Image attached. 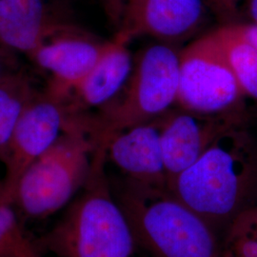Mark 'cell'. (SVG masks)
Masks as SVG:
<instances>
[{"label": "cell", "mask_w": 257, "mask_h": 257, "mask_svg": "<svg viewBox=\"0 0 257 257\" xmlns=\"http://www.w3.org/2000/svg\"><path fill=\"white\" fill-rule=\"evenodd\" d=\"M77 27L61 0H0V46L29 56Z\"/></svg>", "instance_id": "9c48e42d"}, {"label": "cell", "mask_w": 257, "mask_h": 257, "mask_svg": "<svg viewBox=\"0 0 257 257\" xmlns=\"http://www.w3.org/2000/svg\"><path fill=\"white\" fill-rule=\"evenodd\" d=\"M109 43L99 42L77 26L50 40L29 57L52 75L47 92L66 101L98 62Z\"/></svg>", "instance_id": "8fae6325"}, {"label": "cell", "mask_w": 257, "mask_h": 257, "mask_svg": "<svg viewBox=\"0 0 257 257\" xmlns=\"http://www.w3.org/2000/svg\"><path fill=\"white\" fill-rule=\"evenodd\" d=\"M247 13L250 22L257 24V0L247 1Z\"/></svg>", "instance_id": "44dd1931"}, {"label": "cell", "mask_w": 257, "mask_h": 257, "mask_svg": "<svg viewBox=\"0 0 257 257\" xmlns=\"http://www.w3.org/2000/svg\"><path fill=\"white\" fill-rule=\"evenodd\" d=\"M245 96L257 102V49L245 37L239 23L214 30Z\"/></svg>", "instance_id": "9a60e30c"}, {"label": "cell", "mask_w": 257, "mask_h": 257, "mask_svg": "<svg viewBox=\"0 0 257 257\" xmlns=\"http://www.w3.org/2000/svg\"><path fill=\"white\" fill-rule=\"evenodd\" d=\"M12 51L4 47L0 46V77L4 74L14 71L13 70V55L11 54Z\"/></svg>", "instance_id": "d6986e66"}, {"label": "cell", "mask_w": 257, "mask_h": 257, "mask_svg": "<svg viewBox=\"0 0 257 257\" xmlns=\"http://www.w3.org/2000/svg\"><path fill=\"white\" fill-rule=\"evenodd\" d=\"M107 146L92 153L89 175L62 217L36 239L40 252L57 257H136L128 220L106 175Z\"/></svg>", "instance_id": "7a4b0ae2"}, {"label": "cell", "mask_w": 257, "mask_h": 257, "mask_svg": "<svg viewBox=\"0 0 257 257\" xmlns=\"http://www.w3.org/2000/svg\"><path fill=\"white\" fill-rule=\"evenodd\" d=\"M163 125L164 119L152 120L116 134L107 143L108 158L128 178L168 188L162 150Z\"/></svg>", "instance_id": "7c38bea8"}, {"label": "cell", "mask_w": 257, "mask_h": 257, "mask_svg": "<svg viewBox=\"0 0 257 257\" xmlns=\"http://www.w3.org/2000/svg\"><path fill=\"white\" fill-rule=\"evenodd\" d=\"M94 148L81 130L66 131L21 175L14 193L19 213L41 220L67 207L86 182Z\"/></svg>", "instance_id": "5b68a950"}, {"label": "cell", "mask_w": 257, "mask_h": 257, "mask_svg": "<svg viewBox=\"0 0 257 257\" xmlns=\"http://www.w3.org/2000/svg\"><path fill=\"white\" fill-rule=\"evenodd\" d=\"M240 29L243 35L247 37L248 41L257 49V24L248 23H239Z\"/></svg>", "instance_id": "ffe728a7"}, {"label": "cell", "mask_w": 257, "mask_h": 257, "mask_svg": "<svg viewBox=\"0 0 257 257\" xmlns=\"http://www.w3.org/2000/svg\"><path fill=\"white\" fill-rule=\"evenodd\" d=\"M169 190L222 238L239 214L257 204V143L246 122L221 134Z\"/></svg>", "instance_id": "6da1fadb"}, {"label": "cell", "mask_w": 257, "mask_h": 257, "mask_svg": "<svg viewBox=\"0 0 257 257\" xmlns=\"http://www.w3.org/2000/svg\"><path fill=\"white\" fill-rule=\"evenodd\" d=\"M244 97L214 30L179 54L177 103L183 110L208 114L241 110Z\"/></svg>", "instance_id": "8992f818"}, {"label": "cell", "mask_w": 257, "mask_h": 257, "mask_svg": "<svg viewBox=\"0 0 257 257\" xmlns=\"http://www.w3.org/2000/svg\"><path fill=\"white\" fill-rule=\"evenodd\" d=\"M179 54L165 44L149 47L133 69L123 96L104 106L94 120H84L94 146L107 145L113 136L159 117L177 102Z\"/></svg>", "instance_id": "277c9868"}, {"label": "cell", "mask_w": 257, "mask_h": 257, "mask_svg": "<svg viewBox=\"0 0 257 257\" xmlns=\"http://www.w3.org/2000/svg\"><path fill=\"white\" fill-rule=\"evenodd\" d=\"M112 193L148 257H222L217 232L168 188L127 177Z\"/></svg>", "instance_id": "3957f363"}, {"label": "cell", "mask_w": 257, "mask_h": 257, "mask_svg": "<svg viewBox=\"0 0 257 257\" xmlns=\"http://www.w3.org/2000/svg\"><path fill=\"white\" fill-rule=\"evenodd\" d=\"M214 2H215V0H211V2H210V4H211V6H213V4H214Z\"/></svg>", "instance_id": "7402d4cb"}, {"label": "cell", "mask_w": 257, "mask_h": 257, "mask_svg": "<svg viewBox=\"0 0 257 257\" xmlns=\"http://www.w3.org/2000/svg\"><path fill=\"white\" fill-rule=\"evenodd\" d=\"M208 2H209V3H210V2H211V0H208Z\"/></svg>", "instance_id": "603a6c76"}, {"label": "cell", "mask_w": 257, "mask_h": 257, "mask_svg": "<svg viewBox=\"0 0 257 257\" xmlns=\"http://www.w3.org/2000/svg\"><path fill=\"white\" fill-rule=\"evenodd\" d=\"M114 36L176 39L195 31L205 14L203 0H97Z\"/></svg>", "instance_id": "52a82bcc"}, {"label": "cell", "mask_w": 257, "mask_h": 257, "mask_svg": "<svg viewBox=\"0 0 257 257\" xmlns=\"http://www.w3.org/2000/svg\"><path fill=\"white\" fill-rule=\"evenodd\" d=\"M221 247L222 257H257V204L230 223Z\"/></svg>", "instance_id": "e0dca14e"}, {"label": "cell", "mask_w": 257, "mask_h": 257, "mask_svg": "<svg viewBox=\"0 0 257 257\" xmlns=\"http://www.w3.org/2000/svg\"><path fill=\"white\" fill-rule=\"evenodd\" d=\"M240 0H215L212 8L222 17L230 18L237 13Z\"/></svg>", "instance_id": "ac0fdd59"}, {"label": "cell", "mask_w": 257, "mask_h": 257, "mask_svg": "<svg viewBox=\"0 0 257 257\" xmlns=\"http://www.w3.org/2000/svg\"><path fill=\"white\" fill-rule=\"evenodd\" d=\"M75 117L67 102L47 92L37 93L19 120L4 164L6 172L2 182L13 197L28 167L74 125Z\"/></svg>", "instance_id": "ba28073f"}, {"label": "cell", "mask_w": 257, "mask_h": 257, "mask_svg": "<svg viewBox=\"0 0 257 257\" xmlns=\"http://www.w3.org/2000/svg\"><path fill=\"white\" fill-rule=\"evenodd\" d=\"M243 122H246L244 110L212 114L184 110L165 118L162 150L168 188L177 175L202 156L221 134Z\"/></svg>", "instance_id": "30bf717a"}, {"label": "cell", "mask_w": 257, "mask_h": 257, "mask_svg": "<svg viewBox=\"0 0 257 257\" xmlns=\"http://www.w3.org/2000/svg\"><path fill=\"white\" fill-rule=\"evenodd\" d=\"M36 240L23 230L14 197L0 180V257H41Z\"/></svg>", "instance_id": "2e32d148"}, {"label": "cell", "mask_w": 257, "mask_h": 257, "mask_svg": "<svg viewBox=\"0 0 257 257\" xmlns=\"http://www.w3.org/2000/svg\"><path fill=\"white\" fill-rule=\"evenodd\" d=\"M37 93L23 72L12 71L0 77V162L3 164L19 120Z\"/></svg>", "instance_id": "5bb4252c"}, {"label": "cell", "mask_w": 257, "mask_h": 257, "mask_svg": "<svg viewBox=\"0 0 257 257\" xmlns=\"http://www.w3.org/2000/svg\"><path fill=\"white\" fill-rule=\"evenodd\" d=\"M128 42L119 36L110 40L98 62L72 92L73 100L66 101L72 113L78 115L84 109L106 106L128 82L133 72Z\"/></svg>", "instance_id": "4fadbf2b"}]
</instances>
